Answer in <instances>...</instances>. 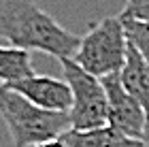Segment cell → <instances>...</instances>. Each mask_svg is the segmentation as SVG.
I'll list each match as a JSON object with an SVG mask.
<instances>
[{"label": "cell", "instance_id": "cell-1", "mask_svg": "<svg viewBox=\"0 0 149 147\" xmlns=\"http://www.w3.org/2000/svg\"><path fill=\"white\" fill-rule=\"evenodd\" d=\"M0 38L11 47L72 58L81 36L66 30L32 0H0Z\"/></svg>", "mask_w": 149, "mask_h": 147}, {"label": "cell", "instance_id": "cell-2", "mask_svg": "<svg viewBox=\"0 0 149 147\" xmlns=\"http://www.w3.org/2000/svg\"><path fill=\"white\" fill-rule=\"evenodd\" d=\"M0 117L15 147H34L43 141L62 137L70 128L68 113L38 109L4 83H0Z\"/></svg>", "mask_w": 149, "mask_h": 147}, {"label": "cell", "instance_id": "cell-3", "mask_svg": "<svg viewBox=\"0 0 149 147\" xmlns=\"http://www.w3.org/2000/svg\"><path fill=\"white\" fill-rule=\"evenodd\" d=\"M128 49H130V43H128L121 17H102L94 22L90 30L81 36L72 62L79 64L90 75L104 79L109 75H117L124 68Z\"/></svg>", "mask_w": 149, "mask_h": 147}, {"label": "cell", "instance_id": "cell-4", "mask_svg": "<svg viewBox=\"0 0 149 147\" xmlns=\"http://www.w3.org/2000/svg\"><path fill=\"white\" fill-rule=\"evenodd\" d=\"M62 79L72 92V107L68 111L70 128L92 130L109 126V100L102 79L90 75L72 62V58H62Z\"/></svg>", "mask_w": 149, "mask_h": 147}, {"label": "cell", "instance_id": "cell-5", "mask_svg": "<svg viewBox=\"0 0 149 147\" xmlns=\"http://www.w3.org/2000/svg\"><path fill=\"white\" fill-rule=\"evenodd\" d=\"M102 85L107 92V100H109V126L128 139L141 141L149 119L143 105L126 92V88L121 85L119 72L104 77Z\"/></svg>", "mask_w": 149, "mask_h": 147}, {"label": "cell", "instance_id": "cell-6", "mask_svg": "<svg viewBox=\"0 0 149 147\" xmlns=\"http://www.w3.org/2000/svg\"><path fill=\"white\" fill-rule=\"evenodd\" d=\"M11 90L19 92L24 98H28L32 105L45 111L68 113L72 107V92L64 79H56L49 75H32L19 81L9 83Z\"/></svg>", "mask_w": 149, "mask_h": 147}, {"label": "cell", "instance_id": "cell-7", "mask_svg": "<svg viewBox=\"0 0 149 147\" xmlns=\"http://www.w3.org/2000/svg\"><path fill=\"white\" fill-rule=\"evenodd\" d=\"M60 139H62L64 147H141V141L119 134L111 126L92 128V130L68 128Z\"/></svg>", "mask_w": 149, "mask_h": 147}, {"label": "cell", "instance_id": "cell-8", "mask_svg": "<svg viewBox=\"0 0 149 147\" xmlns=\"http://www.w3.org/2000/svg\"><path fill=\"white\" fill-rule=\"evenodd\" d=\"M121 85L130 96H134L143 105V109L149 115V62H145L143 56L130 45L128 49V58L124 68L119 70Z\"/></svg>", "mask_w": 149, "mask_h": 147}, {"label": "cell", "instance_id": "cell-9", "mask_svg": "<svg viewBox=\"0 0 149 147\" xmlns=\"http://www.w3.org/2000/svg\"><path fill=\"white\" fill-rule=\"evenodd\" d=\"M32 75H34V66H32L30 51L0 45V83L9 85L13 81H19V79Z\"/></svg>", "mask_w": 149, "mask_h": 147}, {"label": "cell", "instance_id": "cell-10", "mask_svg": "<svg viewBox=\"0 0 149 147\" xmlns=\"http://www.w3.org/2000/svg\"><path fill=\"white\" fill-rule=\"evenodd\" d=\"M121 22L126 28L128 43L143 56L145 62H149V24L136 22V19H126V17H121Z\"/></svg>", "mask_w": 149, "mask_h": 147}, {"label": "cell", "instance_id": "cell-11", "mask_svg": "<svg viewBox=\"0 0 149 147\" xmlns=\"http://www.w3.org/2000/svg\"><path fill=\"white\" fill-rule=\"evenodd\" d=\"M119 17L149 24V0H126V6L119 13Z\"/></svg>", "mask_w": 149, "mask_h": 147}, {"label": "cell", "instance_id": "cell-12", "mask_svg": "<svg viewBox=\"0 0 149 147\" xmlns=\"http://www.w3.org/2000/svg\"><path fill=\"white\" fill-rule=\"evenodd\" d=\"M34 147H64V143H62V139H49V141H43V143H38V145H34Z\"/></svg>", "mask_w": 149, "mask_h": 147}, {"label": "cell", "instance_id": "cell-13", "mask_svg": "<svg viewBox=\"0 0 149 147\" xmlns=\"http://www.w3.org/2000/svg\"><path fill=\"white\" fill-rule=\"evenodd\" d=\"M141 147H149V119H147V126L143 130V137H141Z\"/></svg>", "mask_w": 149, "mask_h": 147}]
</instances>
